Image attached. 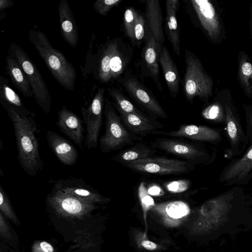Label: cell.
<instances>
[{"label":"cell","mask_w":252,"mask_h":252,"mask_svg":"<svg viewBox=\"0 0 252 252\" xmlns=\"http://www.w3.org/2000/svg\"><path fill=\"white\" fill-rule=\"evenodd\" d=\"M138 195L143 211V219L146 226L145 233L147 234L148 226L147 223V215L149 210L152 209L155 205L154 200L148 193V189L145 186V182H141L138 189Z\"/></svg>","instance_id":"cell-31"},{"label":"cell","mask_w":252,"mask_h":252,"mask_svg":"<svg viewBox=\"0 0 252 252\" xmlns=\"http://www.w3.org/2000/svg\"><path fill=\"white\" fill-rule=\"evenodd\" d=\"M138 107L153 117L165 119L167 115L156 97L142 82L128 69L117 81Z\"/></svg>","instance_id":"cell-7"},{"label":"cell","mask_w":252,"mask_h":252,"mask_svg":"<svg viewBox=\"0 0 252 252\" xmlns=\"http://www.w3.org/2000/svg\"><path fill=\"white\" fill-rule=\"evenodd\" d=\"M0 100L4 101L20 110H26L21 98L11 87L9 80L0 76Z\"/></svg>","instance_id":"cell-29"},{"label":"cell","mask_w":252,"mask_h":252,"mask_svg":"<svg viewBox=\"0 0 252 252\" xmlns=\"http://www.w3.org/2000/svg\"><path fill=\"white\" fill-rule=\"evenodd\" d=\"M182 5L192 23L197 21L211 37L217 33L218 22L215 10L208 0H182Z\"/></svg>","instance_id":"cell-14"},{"label":"cell","mask_w":252,"mask_h":252,"mask_svg":"<svg viewBox=\"0 0 252 252\" xmlns=\"http://www.w3.org/2000/svg\"><path fill=\"white\" fill-rule=\"evenodd\" d=\"M46 138L49 147L61 163L66 165H73L76 163L77 151L67 140L50 130L47 131Z\"/></svg>","instance_id":"cell-19"},{"label":"cell","mask_w":252,"mask_h":252,"mask_svg":"<svg viewBox=\"0 0 252 252\" xmlns=\"http://www.w3.org/2000/svg\"><path fill=\"white\" fill-rule=\"evenodd\" d=\"M154 134H161L173 137H185L194 140L217 143L221 139V134L215 129L195 125H184L176 130L156 131Z\"/></svg>","instance_id":"cell-18"},{"label":"cell","mask_w":252,"mask_h":252,"mask_svg":"<svg viewBox=\"0 0 252 252\" xmlns=\"http://www.w3.org/2000/svg\"><path fill=\"white\" fill-rule=\"evenodd\" d=\"M148 191L151 195L154 196L161 195L163 193L160 188L158 186L151 187L148 189Z\"/></svg>","instance_id":"cell-42"},{"label":"cell","mask_w":252,"mask_h":252,"mask_svg":"<svg viewBox=\"0 0 252 252\" xmlns=\"http://www.w3.org/2000/svg\"><path fill=\"white\" fill-rule=\"evenodd\" d=\"M58 114L56 125L59 129L83 150L86 136L84 135L85 129L81 119L64 106H62Z\"/></svg>","instance_id":"cell-16"},{"label":"cell","mask_w":252,"mask_h":252,"mask_svg":"<svg viewBox=\"0 0 252 252\" xmlns=\"http://www.w3.org/2000/svg\"><path fill=\"white\" fill-rule=\"evenodd\" d=\"M126 126L134 135L152 134L162 126L146 115L126 113L119 112Z\"/></svg>","instance_id":"cell-23"},{"label":"cell","mask_w":252,"mask_h":252,"mask_svg":"<svg viewBox=\"0 0 252 252\" xmlns=\"http://www.w3.org/2000/svg\"><path fill=\"white\" fill-rule=\"evenodd\" d=\"M133 170L156 175L187 173L194 168L193 163L174 158L150 157L123 163Z\"/></svg>","instance_id":"cell-8"},{"label":"cell","mask_w":252,"mask_h":252,"mask_svg":"<svg viewBox=\"0 0 252 252\" xmlns=\"http://www.w3.org/2000/svg\"><path fill=\"white\" fill-rule=\"evenodd\" d=\"M156 153L157 151L153 147L139 142L132 147L119 153L113 157L112 159L124 163L152 157Z\"/></svg>","instance_id":"cell-27"},{"label":"cell","mask_w":252,"mask_h":252,"mask_svg":"<svg viewBox=\"0 0 252 252\" xmlns=\"http://www.w3.org/2000/svg\"><path fill=\"white\" fill-rule=\"evenodd\" d=\"M225 121L230 144L231 154L232 155H237L244 147L246 137L239 122L228 108L226 110Z\"/></svg>","instance_id":"cell-25"},{"label":"cell","mask_w":252,"mask_h":252,"mask_svg":"<svg viewBox=\"0 0 252 252\" xmlns=\"http://www.w3.org/2000/svg\"><path fill=\"white\" fill-rule=\"evenodd\" d=\"M152 147L159 149L194 164L205 163L210 157L205 149L175 139H156L152 143Z\"/></svg>","instance_id":"cell-13"},{"label":"cell","mask_w":252,"mask_h":252,"mask_svg":"<svg viewBox=\"0 0 252 252\" xmlns=\"http://www.w3.org/2000/svg\"><path fill=\"white\" fill-rule=\"evenodd\" d=\"M185 71L182 83L186 99L191 102L195 97L206 100L211 93V80L197 57L186 48Z\"/></svg>","instance_id":"cell-5"},{"label":"cell","mask_w":252,"mask_h":252,"mask_svg":"<svg viewBox=\"0 0 252 252\" xmlns=\"http://www.w3.org/2000/svg\"><path fill=\"white\" fill-rule=\"evenodd\" d=\"M107 92L115 109L118 112L146 115L120 89L110 86L107 88Z\"/></svg>","instance_id":"cell-28"},{"label":"cell","mask_w":252,"mask_h":252,"mask_svg":"<svg viewBox=\"0 0 252 252\" xmlns=\"http://www.w3.org/2000/svg\"><path fill=\"white\" fill-rule=\"evenodd\" d=\"M32 251L33 252H55L53 246L45 241L34 244L32 247Z\"/></svg>","instance_id":"cell-38"},{"label":"cell","mask_w":252,"mask_h":252,"mask_svg":"<svg viewBox=\"0 0 252 252\" xmlns=\"http://www.w3.org/2000/svg\"><path fill=\"white\" fill-rule=\"evenodd\" d=\"M58 14L62 35L72 47L78 42V32L71 8L66 0H61L58 4Z\"/></svg>","instance_id":"cell-21"},{"label":"cell","mask_w":252,"mask_h":252,"mask_svg":"<svg viewBox=\"0 0 252 252\" xmlns=\"http://www.w3.org/2000/svg\"><path fill=\"white\" fill-rule=\"evenodd\" d=\"M152 209L159 216L163 223L169 227L179 226L190 213L189 205L182 201L158 203Z\"/></svg>","instance_id":"cell-17"},{"label":"cell","mask_w":252,"mask_h":252,"mask_svg":"<svg viewBox=\"0 0 252 252\" xmlns=\"http://www.w3.org/2000/svg\"><path fill=\"white\" fill-rule=\"evenodd\" d=\"M252 175V145L240 158L232 161L220 175V181L227 185L247 183Z\"/></svg>","instance_id":"cell-15"},{"label":"cell","mask_w":252,"mask_h":252,"mask_svg":"<svg viewBox=\"0 0 252 252\" xmlns=\"http://www.w3.org/2000/svg\"><path fill=\"white\" fill-rule=\"evenodd\" d=\"M48 205L58 215L68 218H82L97 206L52 189L46 197Z\"/></svg>","instance_id":"cell-10"},{"label":"cell","mask_w":252,"mask_h":252,"mask_svg":"<svg viewBox=\"0 0 252 252\" xmlns=\"http://www.w3.org/2000/svg\"><path fill=\"white\" fill-rule=\"evenodd\" d=\"M95 39L93 33L85 65L81 68L82 76L86 79L93 73L95 79L102 84L117 82L128 69L133 56V46L122 37L108 36L93 55Z\"/></svg>","instance_id":"cell-1"},{"label":"cell","mask_w":252,"mask_h":252,"mask_svg":"<svg viewBox=\"0 0 252 252\" xmlns=\"http://www.w3.org/2000/svg\"><path fill=\"white\" fill-rule=\"evenodd\" d=\"M8 52L15 57L26 74L37 104L46 113H49L51 109V96L36 66L25 51L16 43H10Z\"/></svg>","instance_id":"cell-6"},{"label":"cell","mask_w":252,"mask_h":252,"mask_svg":"<svg viewBox=\"0 0 252 252\" xmlns=\"http://www.w3.org/2000/svg\"><path fill=\"white\" fill-rule=\"evenodd\" d=\"M242 71L245 76H250L252 74V65L248 62L244 63L242 66Z\"/></svg>","instance_id":"cell-41"},{"label":"cell","mask_w":252,"mask_h":252,"mask_svg":"<svg viewBox=\"0 0 252 252\" xmlns=\"http://www.w3.org/2000/svg\"><path fill=\"white\" fill-rule=\"evenodd\" d=\"M5 61V68L14 86L26 97L33 96L28 78L15 57L8 52Z\"/></svg>","instance_id":"cell-24"},{"label":"cell","mask_w":252,"mask_h":252,"mask_svg":"<svg viewBox=\"0 0 252 252\" xmlns=\"http://www.w3.org/2000/svg\"><path fill=\"white\" fill-rule=\"evenodd\" d=\"M28 36L54 78L65 89L73 91L76 72L72 63L60 51L52 46L42 32L32 29L29 32Z\"/></svg>","instance_id":"cell-3"},{"label":"cell","mask_w":252,"mask_h":252,"mask_svg":"<svg viewBox=\"0 0 252 252\" xmlns=\"http://www.w3.org/2000/svg\"><path fill=\"white\" fill-rule=\"evenodd\" d=\"M52 189L94 204L102 205L110 201L81 178L59 179L54 182Z\"/></svg>","instance_id":"cell-12"},{"label":"cell","mask_w":252,"mask_h":252,"mask_svg":"<svg viewBox=\"0 0 252 252\" xmlns=\"http://www.w3.org/2000/svg\"><path fill=\"white\" fill-rule=\"evenodd\" d=\"M105 91L104 88H99L89 105L81 108L83 122L86 127L85 146L88 150L97 146L104 113Z\"/></svg>","instance_id":"cell-9"},{"label":"cell","mask_w":252,"mask_h":252,"mask_svg":"<svg viewBox=\"0 0 252 252\" xmlns=\"http://www.w3.org/2000/svg\"><path fill=\"white\" fill-rule=\"evenodd\" d=\"M0 232L1 236L9 239L10 238L9 228L3 217L2 213L0 214Z\"/></svg>","instance_id":"cell-39"},{"label":"cell","mask_w":252,"mask_h":252,"mask_svg":"<svg viewBox=\"0 0 252 252\" xmlns=\"http://www.w3.org/2000/svg\"><path fill=\"white\" fill-rule=\"evenodd\" d=\"M104 114L105 130L99 141L101 152L109 153L126 145H133L135 141H141L139 137L127 129L112 102L108 98L105 100Z\"/></svg>","instance_id":"cell-4"},{"label":"cell","mask_w":252,"mask_h":252,"mask_svg":"<svg viewBox=\"0 0 252 252\" xmlns=\"http://www.w3.org/2000/svg\"><path fill=\"white\" fill-rule=\"evenodd\" d=\"M14 5V2L10 0H0V12L3 13L6 9Z\"/></svg>","instance_id":"cell-40"},{"label":"cell","mask_w":252,"mask_h":252,"mask_svg":"<svg viewBox=\"0 0 252 252\" xmlns=\"http://www.w3.org/2000/svg\"><path fill=\"white\" fill-rule=\"evenodd\" d=\"M145 5L144 17L148 32L161 45L164 42L163 21L160 1L158 0L141 1Z\"/></svg>","instance_id":"cell-20"},{"label":"cell","mask_w":252,"mask_h":252,"mask_svg":"<svg viewBox=\"0 0 252 252\" xmlns=\"http://www.w3.org/2000/svg\"><path fill=\"white\" fill-rule=\"evenodd\" d=\"M148 33L144 15L138 12L134 28L135 46L139 47L144 42Z\"/></svg>","instance_id":"cell-32"},{"label":"cell","mask_w":252,"mask_h":252,"mask_svg":"<svg viewBox=\"0 0 252 252\" xmlns=\"http://www.w3.org/2000/svg\"><path fill=\"white\" fill-rule=\"evenodd\" d=\"M123 0H97L93 4L95 11L103 16H106L114 7L119 5Z\"/></svg>","instance_id":"cell-35"},{"label":"cell","mask_w":252,"mask_h":252,"mask_svg":"<svg viewBox=\"0 0 252 252\" xmlns=\"http://www.w3.org/2000/svg\"><path fill=\"white\" fill-rule=\"evenodd\" d=\"M159 63L171 96L176 98L179 91L181 78L177 67L168 50L162 46L159 58Z\"/></svg>","instance_id":"cell-22"},{"label":"cell","mask_w":252,"mask_h":252,"mask_svg":"<svg viewBox=\"0 0 252 252\" xmlns=\"http://www.w3.org/2000/svg\"><path fill=\"white\" fill-rule=\"evenodd\" d=\"M134 236L136 244L140 248L149 251H155L162 248L160 245L149 240L147 234L145 232L136 231L134 233Z\"/></svg>","instance_id":"cell-34"},{"label":"cell","mask_w":252,"mask_h":252,"mask_svg":"<svg viewBox=\"0 0 252 252\" xmlns=\"http://www.w3.org/2000/svg\"><path fill=\"white\" fill-rule=\"evenodd\" d=\"M139 11L133 6L126 7L124 11L123 29L124 35L133 47L135 46L134 28Z\"/></svg>","instance_id":"cell-30"},{"label":"cell","mask_w":252,"mask_h":252,"mask_svg":"<svg viewBox=\"0 0 252 252\" xmlns=\"http://www.w3.org/2000/svg\"><path fill=\"white\" fill-rule=\"evenodd\" d=\"M176 12L179 8L180 1L178 0H166Z\"/></svg>","instance_id":"cell-43"},{"label":"cell","mask_w":252,"mask_h":252,"mask_svg":"<svg viewBox=\"0 0 252 252\" xmlns=\"http://www.w3.org/2000/svg\"><path fill=\"white\" fill-rule=\"evenodd\" d=\"M0 210L6 217L16 225L18 220L4 189L0 185Z\"/></svg>","instance_id":"cell-33"},{"label":"cell","mask_w":252,"mask_h":252,"mask_svg":"<svg viewBox=\"0 0 252 252\" xmlns=\"http://www.w3.org/2000/svg\"><path fill=\"white\" fill-rule=\"evenodd\" d=\"M190 183L188 180H179L168 183L166 189L173 193H180L186 191L189 187Z\"/></svg>","instance_id":"cell-37"},{"label":"cell","mask_w":252,"mask_h":252,"mask_svg":"<svg viewBox=\"0 0 252 252\" xmlns=\"http://www.w3.org/2000/svg\"><path fill=\"white\" fill-rule=\"evenodd\" d=\"M165 5L166 15L164 20V31L173 51L179 58H180V30L177 20L176 12L166 1Z\"/></svg>","instance_id":"cell-26"},{"label":"cell","mask_w":252,"mask_h":252,"mask_svg":"<svg viewBox=\"0 0 252 252\" xmlns=\"http://www.w3.org/2000/svg\"><path fill=\"white\" fill-rule=\"evenodd\" d=\"M161 45L148 32L144 41L137 67L142 77H150L154 81L158 90L162 91L160 81L159 58Z\"/></svg>","instance_id":"cell-11"},{"label":"cell","mask_w":252,"mask_h":252,"mask_svg":"<svg viewBox=\"0 0 252 252\" xmlns=\"http://www.w3.org/2000/svg\"><path fill=\"white\" fill-rule=\"evenodd\" d=\"M0 101L14 127L19 164L28 175L35 176L44 169L39 152L40 131L35 115L28 109L20 110Z\"/></svg>","instance_id":"cell-2"},{"label":"cell","mask_w":252,"mask_h":252,"mask_svg":"<svg viewBox=\"0 0 252 252\" xmlns=\"http://www.w3.org/2000/svg\"><path fill=\"white\" fill-rule=\"evenodd\" d=\"M202 116L207 120L220 122L223 119V114L219 105H211L202 112Z\"/></svg>","instance_id":"cell-36"}]
</instances>
